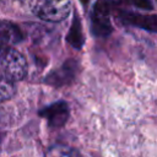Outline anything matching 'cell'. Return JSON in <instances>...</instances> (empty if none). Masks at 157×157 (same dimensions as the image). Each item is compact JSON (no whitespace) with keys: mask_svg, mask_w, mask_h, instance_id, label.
Wrapping results in <instances>:
<instances>
[{"mask_svg":"<svg viewBox=\"0 0 157 157\" xmlns=\"http://www.w3.org/2000/svg\"><path fill=\"white\" fill-rule=\"evenodd\" d=\"M103 1H104L108 6H109V5H112V6H117V5H120L124 0H103Z\"/></svg>","mask_w":157,"mask_h":157,"instance_id":"obj_8","label":"cell"},{"mask_svg":"<svg viewBox=\"0 0 157 157\" xmlns=\"http://www.w3.org/2000/svg\"><path fill=\"white\" fill-rule=\"evenodd\" d=\"M92 22H93V27L98 34L108 33V31H109L108 5L103 0H99L96 2L93 13H92Z\"/></svg>","mask_w":157,"mask_h":157,"instance_id":"obj_4","label":"cell"},{"mask_svg":"<svg viewBox=\"0 0 157 157\" xmlns=\"http://www.w3.org/2000/svg\"><path fill=\"white\" fill-rule=\"evenodd\" d=\"M15 91H16L15 82L0 74V102L11 98Z\"/></svg>","mask_w":157,"mask_h":157,"instance_id":"obj_7","label":"cell"},{"mask_svg":"<svg viewBox=\"0 0 157 157\" xmlns=\"http://www.w3.org/2000/svg\"><path fill=\"white\" fill-rule=\"evenodd\" d=\"M25 11L49 22H59L67 17L70 0H15Z\"/></svg>","mask_w":157,"mask_h":157,"instance_id":"obj_1","label":"cell"},{"mask_svg":"<svg viewBox=\"0 0 157 157\" xmlns=\"http://www.w3.org/2000/svg\"><path fill=\"white\" fill-rule=\"evenodd\" d=\"M22 40L20 27L13 22L0 20V47H13Z\"/></svg>","mask_w":157,"mask_h":157,"instance_id":"obj_3","label":"cell"},{"mask_svg":"<svg viewBox=\"0 0 157 157\" xmlns=\"http://www.w3.org/2000/svg\"><path fill=\"white\" fill-rule=\"evenodd\" d=\"M44 157H83V155L71 146L58 144L50 146L47 150Z\"/></svg>","mask_w":157,"mask_h":157,"instance_id":"obj_6","label":"cell"},{"mask_svg":"<svg viewBox=\"0 0 157 157\" xmlns=\"http://www.w3.org/2000/svg\"><path fill=\"white\" fill-rule=\"evenodd\" d=\"M67 113H69V110H67L66 104L60 102V103H56L52 107H48L40 114L48 119L50 125H56L58 126V125L64 124V121L67 118Z\"/></svg>","mask_w":157,"mask_h":157,"instance_id":"obj_5","label":"cell"},{"mask_svg":"<svg viewBox=\"0 0 157 157\" xmlns=\"http://www.w3.org/2000/svg\"><path fill=\"white\" fill-rule=\"evenodd\" d=\"M26 58L13 47H0V74L17 82L27 74Z\"/></svg>","mask_w":157,"mask_h":157,"instance_id":"obj_2","label":"cell"}]
</instances>
